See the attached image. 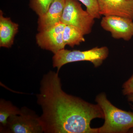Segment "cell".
Listing matches in <instances>:
<instances>
[{
    "label": "cell",
    "mask_w": 133,
    "mask_h": 133,
    "mask_svg": "<svg viewBox=\"0 0 133 133\" xmlns=\"http://www.w3.org/2000/svg\"><path fill=\"white\" fill-rule=\"evenodd\" d=\"M98 2L101 15L122 17L133 21V1L98 0Z\"/></svg>",
    "instance_id": "obj_8"
},
{
    "label": "cell",
    "mask_w": 133,
    "mask_h": 133,
    "mask_svg": "<svg viewBox=\"0 0 133 133\" xmlns=\"http://www.w3.org/2000/svg\"><path fill=\"white\" fill-rule=\"evenodd\" d=\"M84 4L86 10L94 18L99 19L101 15L99 13L98 0H77Z\"/></svg>",
    "instance_id": "obj_14"
},
{
    "label": "cell",
    "mask_w": 133,
    "mask_h": 133,
    "mask_svg": "<svg viewBox=\"0 0 133 133\" xmlns=\"http://www.w3.org/2000/svg\"><path fill=\"white\" fill-rule=\"evenodd\" d=\"M21 112V109L13 105L10 101L1 99L0 101V129L5 127L9 117Z\"/></svg>",
    "instance_id": "obj_12"
},
{
    "label": "cell",
    "mask_w": 133,
    "mask_h": 133,
    "mask_svg": "<svg viewBox=\"0 0 133 133\" xmlns=\"http://www.w3.org/2000/svg\"><path fill=\"white\" fill-rule=\"evenodd\" d=\"M65 25L60 22L50 28L39 31L36 36L37 43L42 49L54 54L64 49L63 36Z\"/></svg>",
    "instance_id": "obj_6"
},
{
    "label": "cell",
    "mask_w": 133,
    "mask_h": 133,
    "mask_svg": "<svg viewBox=\"0 0 133 133\" xmlns=\"http://www.w3.org/2000/svg\"><path fill=\"white\" fill-rule=\"evenodd\" d=\"M37 103L42 114L40 117L45 133H98L91 127L95 118L104 119L102 109L63 90L58 72L50 71L43 76Z\"/></svg>",
    "instance_id": "obj_1"
},
{
    "label": "cell",
    "mask_w": 133,
    "mask_h": 133,
    "mask_svg": "<svg viewBox=\"0 0 133 133\" xmlns=\"http://www.w3.org/2000/svg\"><path fill=\"white\" fill-rule=\"evenodd\" d=\"M65 0H55L45 14L39 16L38 31L45 30L61 22Z\"/></svg>",
    "instance_id": "obj_9"
},
{
    "label": "cell",
    "mask_w": 133,
    "mask_h": 133,
    "mask_svg": "<svg viewBox=\"0 0 133 133\" xmlns=\"http://www.w3.org/2000/svg\"><path fill=\"white\" fill-rule=\"evenodd\" d=\"M94 18L83 9L77 0H65L61 22L65 25L79 29L84 35L91 33L95 23Z\"/></svg>",
    "instance_id": "obj_5"
},
{
    "label": "cell",
    "mask_w": 133,
    "mask_h": 133,
    "mask_svg": "<svg viewBox=\"0 0 133 133\" xmlns=\"http://www.w3.org/2000/svg\"><path fill=\"white\" fill-rule=\"evenodd\" d=\"M101 25L102 28L111 33L115 39L129 41L133 36V21L126 17L118 16H104Z\"/></svg>",
    "instance_id": "obj_7"
},
{
    "label": "cell",
    "mask_w": 133,
    "mask_h": 133,
    "mask_svg": "<svg viewBox=\"0 0 133 133\" xmlns=\"http://www.w3.org/2000/svg\"><path fill=\"white\" fill-rule=\"evenodd\" d=\"M132 132L133 133V128L132 129H131V130H130V131H129V132Z\"/></svg>",
    "instance_id": "obj_17"
},
{
    "label": "cell",
    "mask_w": 133,
    "mask_h": 133,
    "mask_svg": "<svg viewBox=\"0 0 133 133\" xmlns=\"http://www.w3.org/2000/svg\"><path fill=\"white\" fill-rule=\"evenodd\" d=\"M19 25L11 21L10 18L3 16L0 11V46L11 48L14 44L15 36L17 33Z\"/></svg>",
    "instance_id": "obj_10"
},
{
    "label": "cell",
    "mask_w": 133,
    "mask_h": 133,
    "mask_svg": "<svg viewBox=\"0 0 133 133\" xmlns=\"http://www.w3.org/2000/svg\"><path fill=\"white\" fill-rule=\"evenodd\" d=\"M130 1H133V0H130Z\"/></svg>",
    "instance_id": "obj_18"
},
{
    "label": "cell",
    "mask_w": 133,
    "mask_h": 133,
    "mask_svg": "<svg viewBox=\"0 0 133 133\" xmlns=\"http://www.w3.org/2000/svg\"><path fill=\"white\" fill-rule=\"evenodd\" d=\"M95 100L104 115V123L98 128V133H127L133 128V112L115 106L104 93L98 94Z\"/></svg>",
    "instance_id": "obj_2"
},
{
    "label": "cell",
    "mask_w": 133,
    "mask_h": 133,
    "mask_svg": "<svg viewBox=\"0 0 133 133\" xmlns=\"http://www.w3.org/2000/svg\"><path fill=\"white\" fill-rule=\"evenodd\" d=\"M122 88L123 95L128 96L133 94V74L128 80L124 83Z\"/></svg>",
    "instance_id": "obj_15"
},
{
    "label": "cell",
    "mask_w": 133,
    "mask_h": 133,
    "mask_svg": "<svg viewBox=\"0 0 133 133\" xmlns=\"http://www.w3.org/2000/svg\"><path fill=\"white\" fill-rule=\"evenodd\" d=\"M55 0H30L31 8L38 15H42L48 11L50 6Z\"/></svg>",
    "instance_id": "obj_13"
},
{
    "label": "cell",
    "mask_w": 133,
    "mask_h": 133,
    "mask_svg": "<svg viewBox=\"0 0 133 133\" xmlns=\"http://www.w3.org/2000/svg\"><path fill=\"white\" fill-rule=\"evenodd\" d=\"M84 35L79 29L71 25H66L63 32V40L65 45L73 48L85 42Z\"/></svg>",
    "instance_id": "obj_11"
},
{
    "label": "cell",
    "mask_w": 133,
    "mask_h": 133,
    "mask_svg": "<svg viewBox=\"0 0 133 133\" xmlns=\"http://www.w3.org/2000/svg\"><path fill=\"white\" fill-rule=\"evenodd\" d=\"M127 99L129 102H133V94L127 96Z\"/></svg>",
    "instance_id": "obj_16"
},
{
    "label": "cell",
    "mask_w": 133,
    "mask_h": 133,
    "mask_svg": "<svg viewBox=\"0 0 133 133\" xmlns=\"http://www.w3.org/2000/svg\"></svg>",
    "instance_id": "obj_19"
},
{
    "label": "cell",
    "mask_w": 133,
    "mask_h": 133,
    "mask_svg": "<svg viewBox=\"0 0 133 133\" xmlns=\"http://www.w3.org/2000/svg\"><path fill=\"white\" fill-rule=\"evenodd\" d=\"M109 49L106 46L95 47L85 51L68 50L63 49L54 54L52 57L53 67L58 72L62 66L72 62L87 61L94 67H99L108 57Z\"/></svg>",
    "instance_id": "obj_3"
},
{
    "label": "cell",
    "mask_w": 133,
    "mask_h": 133,
    "mask_svg": "<svg viewBox=\"0 0 133 133\" xmlns=\"http://www.w3.org/2000/svg\"><path fill=\"white\" fill-rule=\"evenodd\" d=\"M21 109L20 114L12 115L8 118L5 127L0 129L1 133L43 132L40 117L35 112L26 107Z\"/></svg>",
    "instance_id": "obj_4"
}]
</instances>
